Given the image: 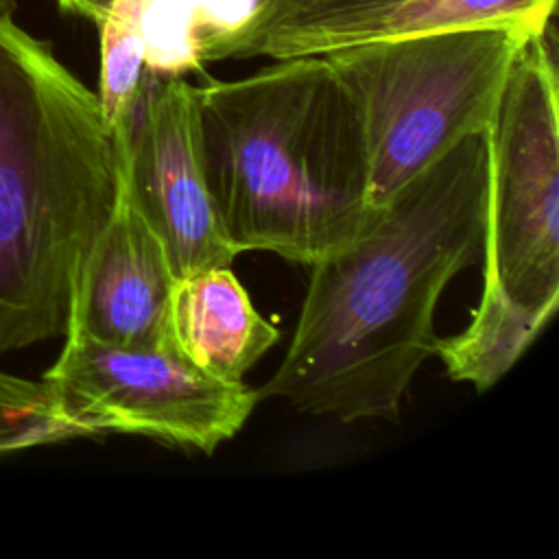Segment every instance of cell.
Here are the masks:
<instances>
[{
    "label": "cell",
    "instance_id": "6da1fadb",
    "mask_svg": "<svg viewBox=\"0 0 559 559\" xmlns=\"http://www.w3.org/2000/svg\"><path fill=\"white\" fill-rule=\"evenodd\" d=\"M485 133L417 173L360 236L312 264L284 360L258 400L282 397L338 421L400 415L413 376L435 354L443 288L483 262Z\"/></svg>",
    "mask_w": 559,
    "mask_h": 559
},
{
    "label": "cell",
    "instance_id": "7a4b0ae2",
    "mask_svg": "<svg viewBox=\"0 0 559 559\" xmlns=\"http://www.w3.org/2000/svg\"><path fill=\"white\" fill-rule=\"evenodd\" d=\"M207 186L234 249L312 266L376 218L365 135L325 57L194 85Z\"/></svg>",
    "mask_w": 559,
    "mask_h": 559
},
{
    "label": "cell",
    "instance_id": "3957f363",
    "mask_svg": "<svg viewBox=\"0 0 559 559\" xmlns=\"http://www.w3.org/2000/svg\"><path fill=\"white\" fill-rule=\"evenodd\" d=\"M116 186L96 92L0 4V356L66 334Z\"/></svg>",
    "mask_w": 559,
    "mask_h": 559
},
{
    "label": "cell",
    "instance_id": "277c9868",
    "mask_svg": "<svg viewBox=\"0 0 559 559\" xmlns=\"http://www.w3.org/2000/svg\"><path fill=\"white\" fill-rule=\"evenodd\" d=\"M531 37L467 28L321 55L356 105L373 207L467 135L489 131L513 59Z\"/></svg>",
    "mask_w": 559,
    "mask_h": 559
},
{
    "label": "cell",
    "instance_id": "5b68a950",
    "mask_svg": "<svg viewBox=\"0 0 559 559\" xmlns=\"http://www.w3.org/2000/svg\"><path fill=\"white\" fill-rule=\"evenodd\" d=\"M552 24L513 59L487 135L483 282L511 301L559 306V118Z\"/></svg>",
    "mask_w": 559,
    "mask_h": 559
},
{
    "label": "cell",
    "instance_id": "8992f818",
    "mask_svg": "<svg viewBox=\"0 0 559 559\" xmlns=\"http://www.w3.org/2000/svg\"><path fill=\"white\" fill-rule=\"evenodd\" d=\"M41 382L81 437L142 435L212 454L249 419L258 393L214 378L177 347H129L68 330Z\"/></svg>",
    "mask_w": 559,
    "mask_h": 559
},
{
    "label": "cell",
    "instance_id": "52a82bcc",
    "mask_svg": "<svg viewBox=\"0 0 559 559\" xmlns=\"http://www.w3.org/2000/svg\"><path fill=\"white\" fill-rule=\"evenodd\" d=\"M111 138L118 170L164 242L175 275L231 266L238 251L207 186L194 85L146 70L133 111Z\"/></svg>",
    "mask_w": 559,
    "mask_h": 559
},
{
    "label": "cell",
    "instance_id": "ba28073f",
    "mask_svg": "<svg viewBox=\"0 0 559 559\" xmlns=\"http://www.w3.org/2000/svg\"><path fill=\"white\" fill-rule=\"evenodd\" d=\"M175 282L164 242L138 210L118 170L111 212L74 286L68 330L114 345L175 347L170 334Z\"/></svg>",
    "mask_w": 559,
    "mask_h": 559
},
{
    "label": "cell",
    "instance_id": "9c48e42d",
    "mask_svg": "<svg viewBox=\"0 0 559 559\" xmlns=\"http://www.w3.org/2000/svg\"><path fill=\"white\" fill-rule=\"evenodd\" d=\"M175 347L205 373L242 382L280 332L253 308L231 266L177 277L170 299Z\"/></svg>",
    "mask_w": 559,
    "mask_h": 559
},
{
    "label": "cell",
    "instance_id": "30bf717a",
    "mask_svg": "<svg viewBox=\"0 0 559 559\" xmlns=\"http://www.w3.org/2000/svg\"><path fill=\"white\" fill-rule=\"evenodd\" d=\"M555 4L557 0H395L330 31L314 44L312 55L467 28H513L539 35L550 24Z\"/></svg>",
    "mask_w": 559,
    "mask_h": 559
},
{
    "label": "cell",
    "instance_id": "8fae6325",
    "mask_svg": "<svg viewBox=\"0 0 559 559\" xmlns=\"http://www.w3.org/2000/svg\"><path fill=\"white\" fill-rule=\"evenodd\" d=\"M552 319L511 301L496 284L483 282L480 301L469 325L448 338H437L435 354L452 380L478 391L493 386Z\"/></svg>",
    "mask_w": 559,
    "mask_h": 559
},
{
    "label": "cell",
    "instance_id": "7c38bea8",
    "mask_svg": "<svg viewBox=\"0 0 559 559\" xmlns=\"http://www.w3.org/2000/svg\"><path fill=\"white\" fill-rule=\"evenodd\" d=\"M391 2L395 0H264L214 61L310 57L323 35Z\"/></svg>",
    "mask_w": 559,
    "mask_h": 559
},
{
    "label": "cell",
    "instance_id": "4fadbf2b",
    "mask_svg": "<svg viewBox=\"0 0 559 559\" xmlns=\"http://www.w3.org/2000/svg\"><path fill=\"white\" fill-rule=\"evenodd\" d=\"M100 35L98 105L103 120L114 135L133 111L146 74V44L138 24L124 17H105Z\"/></svg>",
    "mask_w": 559,
    "mask_h": 559
},
{
    "label": "cell",
    "instance_id": "5bb4252c",
    "mask_svg": "<svg viewBox=\"0 0 559 559\" xmlns=\"http://www.w3.org/2000/svg\"><path fill=\"white\" fill-rule=\"evenodd\" d=\"M79 437L81 432L55 408L41 380L0 369V459Z\"/></svg>",
    "mask_w": 559,
    "mask_h": 559
}]
</instances>
